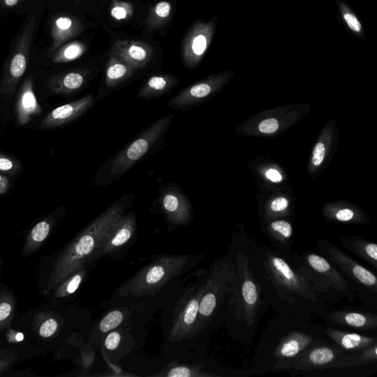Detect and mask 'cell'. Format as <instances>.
Here are the masks:
<instances>
[{"label":"cell","mask_w":377,"mask_h":377,"mask_svg":"<svg viewBox=\"0 0 377 377\" xmlns=\"http://www.w3.org/2000/svg\"><path fill=\"white\" fill-rule=\"evenodd\" d=\"M72 20L68 17H60L55 22L56 28L60 31H66L72 26Z\"/></svg>","instance_id":"obj_42"},{"label":"cell","mask_w":377,"mask_h":377,"mask_svg":"<svg viewBox=\"0 0 377 377\" xmlns=\"http://www.w3.org/2000/svg\"><path fill=\"white\" fill-rule=\"evenodd\" d=\"M324 327L312 319L277 313L261 334L250 374L290 371L306 349L328 339Z\"/></svg>","instance_id":"obj_2"},{"label":"cell","mask_w":377,"mask_h":377,"mask_svg":"<svg viewBox=\"0 0 377 377\" xmlns=\"http://www.w3.org/2000/svg\"><path fill=\"white\" fill-rule=\"evenodd\" d=\"M21 169L19 162L11 156L0 153V172L14 175Z\"/></svg>","instance_id":"obj_32"},{"label":"cell","mask_w":377,"mask_h":377,"mask_svg":"<svg viewBox=\"0 0 377 377\" xmlns=\"http://www.w3.org/2000/svg\"><path fill=\"white\" fill-rule=\"evenodd\" d=\"M293 265L305 277L317 295L327 304L345 299L354 302L358 295L348 279L332 263L320 254H291Z\"/></svg>","instance_id":"obj_9"},{"label":"cell","mask_w":377,"mask_h":377,"mask_svg":"<svg viewBox=\"0 0 377 377\" xmlns=\"http://www.w3.org/2000/svg\"><path fill=\"white\" fill-rule=\"evenodd\" d=\"M129 54L132 59L137 61H143L147 56L146 51L143 48L138 46L131 47Z\"/></svg>","instance_id":"obj_36"},{"label":"cell","mask_w":377,"mask_h":377,"mask_svg":"<svg viewBox=\"0 0 377 377\" xmlns=\"http://www.w3.org/2000/svg\"><path fill=\"white\" fill-rule=\"evenodd\" d=\"M265 233L272 247L281 252L291 254L294 239H293V227L289 222L285 220L271 222Z\"/></svg>","instance_id":"obj_23"},{"label":"cell","mask_w":377,"mask_h":377,"mask_svg":"<svg viewBox=\"0 0 377 377\" xmlns=\"http://www.w3.org/2000/svg\"><path fill=\"white\" fill-rule=\"evenodd\" d=\"M3 342L0 347V372L7 371L15 366L18 362L25 361L26 358L24 356L22 357L20 354H32L31 352H24V348H25L24 345L8 344V342L4 345Z\"/></svg>","instance_id":"obj_28"},{"label":"cell","mask_w":377,"mask_h":377,"mask_svg":"<svg viewBox=\"0 0 377 377\" xmlns=\"http://www.w3.org/2000/svg\"><path fill=\"white\" fill-rule=\"evenodd\" d=\"M134 314L135 311L131 308L130 305L117 307L108 311L94 324L91 331V341L99 346L104 337L109 331L134 324L133 321Z\"/></svg>","instance_id":"obj_17"},{"label":"cell","mask_w":377,"mask_h":377,"mask_svg":"<svg viewBox=\"0 0 377 377\" xmlns=\"http://www.w3.org/2000/svg\"><path fill=\"white\" fill-rule=\"evenodd\" d=\"M112 15L117 19H122L126 17L127 11L122 7H116L112 10Z\"/></svg>","instance_id":"obj_45"},{"label":"cell","mask_w":377,"mask_h":377,"mask_svg":"<svg viewBox=\"0 0 377 377\" xmlns=\"http://www.w3.org/2000/svg\"><path fill=\"white\" fill-rule=\"evenodd\" d=\"M44 307L28 311L21 318L20 328L30 341H35L42 348H62L71 338L84 332L89 325V315L77 307L65 308L61 304Z\"/></svg>","instance_id":"obj_5"},{"label":"cell","mask_w":377,"mask_h":377,"mask_svg":"<svg viewBox=\"0 0 377 377\" xmlns=\"http://www.w3.org/2000/svg\"><path fill=\"white\" fill-rule=\"evenodd\" d=\"M320 254L332 263L348 279L358 298L362 300V310H377V279L375 274L326 240L317 242Z\"/></svg>","instance_id":"obj_10"},{"label":"cell","mask_w":377,"mask_h":377,"mask_svg":"<svg viewBox=\"0 0 377 377\" xmlns=\"http://www.w3.org/2000/svg\"><path fill=\"white\" fill-rule=\"evenodd\" d=\"M42 112L33 90V78H28L20 88L15 102V113L17 122L25 125L31 122L33 117Z\"/></svg>","instance_id":"obj_19"},{"label":"cell","mask_w":377,"mask_h":377,"mask_svg":"<svg viewBox=\"0 0 377 377\" xmlns=\"http://www.w3.org/2000/svg\"><path fill=\"white\" fill-rule=\"evenodd\" d=\"M356 367L353 352H347L329 339L320 341L298 357L289 372L304 376L308 373Z\"/></svg>","instance_id":"obj_11"},{"label":"cell","mask_w":377,"mask_h":377,"mask_svg":"<svg viewBox=\"0 0 377 377\" xmlns=\"http://www.w3.org/2000/svg\"><path fill=\"white\" fill-rule=\"evenodd\" d=\"M344 17L345 22L351 30L356 31V32H360L361 31V24L360 23L358 18H356L353 14L346 13V14H344Z\"/></svg>","instance_id":"obj_37"},{"label":"cell","mask_w":377,"mask_h":377,"mask_svg":"<svg viewBox=\"0 0 377 377\" xmlns=\"http://www.w3.org/2000/svg\"><path fill=\"white\" fill-rule=\"evenodd\" d=\"M128 72H129V69L127 66L120 63H116L110 65L106 72L108 86H116L119 81L127 76Z\"/></svg>","instance_id":"obj_31"},{"label":"cell","mask_w":377,"mask_h":377,"mask_svg":"<svg viewBox=\"0 0 377 377\" xmlns=\"http://www.w3.org/2000/svg\"><path fill=\"white\" fill-rule=\"evenodd\" d=\"M35 24V18L33 17L20 36L14 55L11 57L4 72L0 83V95L11 97L16 92L20 81L26 71L30 46Z\"/></svg>","instance_id":"obj_13"},{"label":"cell","mask_w":377,"mask_h":377,"mask_svg":"<svg viewBox=\"0 0 377 377\" xmlns=\"http://www.w3.org/2000/svg\"><path fill=\"white\" fill-rule=\"evenodd\" d=\"M170 11V5L168 2H159L156 8V13L159 16L166 17L168 16Z\"/></svg>","instance_id":"obj_41"},{"label":"cell","mask_w":377,"mask_h":377,"mask_svg":"<svg viewBox=\"0 0 377 377\" xmlns=\"http://www.w3.org/2000/svg\"><path fill=\"white\" fill-rule=\"evenodd\" d=\"M206 270L169 307L164 321V345L170 351H180L197 341L199 307Z\"/></svg>","instance_id":"obj_8"},{"label":"cell","mask_w":377,"mask_h":377,"mask_svg":"<svg viewBox=\"0 0 377 377\" xmlns=\"http://www.w3.org/2000/svg\"><path fill=\"white\" fill-rule=\"evenodd\" d=\"M206 38L204 35H199L195 38L194 41L193 43V50L194 53L197 55H201L203 53L205 49H206Z\"/></svg>","instance_id":"obj_34"},{"label":"cell","mask_w":377,"mask_h":377,"mask_svg":"<svg viewBox=\"0 0 377 377\" xmlns=\"http://www.w3.org/2000/svg\"><path fill=\"white\" fill-rule=\"evenodd\" d=\"M53 226L54 219L52 217L44 219L36 223L28 234L22 257H28L38 250L50 235Z\"/></svg>","instance_id":"obj_26"},{"label":"cell","mask_w":377,"mask_h":377,"mask_svg":"<svg viewBox=\"0 0 377 377\" xmlns=\"http://www.w3.org/2000/svg\"><path fill=\"white\" fill-rule=\"evenodd\" d=\"M19 2V0H3L4 4L8 7L16 6Z\"/></svg>","instance_id":"obj_46"},{"label":"cell","mask_w":377,"mask_h":377,"mask_svg":"<svg viewBox=\"0 0 377 377\" xmlns=\"http://www.w3.org/2000/svg\"><path fill=\"white\" fill-rule=\"evenodd\" d=\"M95 102V96L89 95L75 102L59 106L44 118L41 123V127L54 129L69 123L87 112Z\"/></svg>","instance_id":"obj_18"},{"label":"cell","mask_w":377,"mask_h":377,"mask_svg":"<svg viewBox=\"0 0 377 377\" xmlns=\"http://www.w3.org/2000/svg\"><path fill=\"white\" fill-rule=\"evenodd\" d=\"M162 213L175 226H187L193 219V206L179 188L170 186L160 193Z\"/></svg>","instance_id":"obj_16"},{"label":"cell","mask_w":377,"mask_h":377,"mask_svg":"<svg viewBox=\"0 0 377 377\" xmlns=\"http://www.w3.org/2000/svg\"><path fill=\"white\" fill-rule=\"evenodd\" d=\"M236 278L234 250L230 245L228 252L206 270L199 307L197 339L207 336L226 323L231 309Z\"/></svg>","instance_id":"obj_6"},{"label":"cell","mask_w":377,"mask_h":377,"mask_svg":"<svg viewBox=\"0 0 377 377\" xmlns=\"http://www.w3.org/2000/svg\"><path fill=\"white\" fill-rule=\"evenodd\" d=\"M203 256L161 255L141 269L116 290L119 301L131 302L154 296L166 284L196 267Z\"/></svg>","instance_id":"obj_7"},{"label":"cell","mask_w":377,"mask_h":377,"mask_svg":"<svg viewBox=\"0 0 377 377\" xmlns=\"http://www.w3.org/2000/svg\"><path fill=\"white\" fill-rule=\"evenodd\" d=\"M131 327H122L109 331L104 337L99 347L102 352L106 354L111 361H116L117 358L127 354V342L125 338L130 334Z\"/></svg>","instance_id":"obj_24"},{"label":"cell","mask_w":377,"mask_h":377,"mask_svg":"<svg viewBox=\"0 0 377 377\" xmlns=\"http://www.w3.org/2000/svg\"><path fill=\"white\" fill-rule=\"evenodd\" d=\"M173 82L164 76H153L146 82L137 95V98L148 99L157 98L173 87Z\"/></svg>","instance_id":"obj_29"},{"label":"cell","mask_w":377,"mask_h":377,"mask_svg":"<svg viewBox=\"0 0 377 377\" xmlns=\"http://www.w3.org/2000/svg\"><path fill=\"white\" fill-rule=\"evenodd\" d=\"M81 48L78 45H71L65 49L63 57L66 60H73L81 54Z\"/></svg>","instance_id":"obj_38"},{"label":"cell","mask_w":377,"mask_h":377,"mask_svg":"<svg viewBox=\"0 0 377 377\" xmlns=\"http://www.w3.org/2000/svg\"><path fill=\"white\" fill-rule=\"evenodd\" d=\"M344 248L377 270V245L361 237L339 238Z\"/></svg>","instance_id":"obj_22"},{"label":"cell","mask_w":377,"mask_h":377,"mask_svg":"<svg viewBox=\"0 0 377 377\" xmlns=\"http://www.w3.org/2000/svg\"><path fill=\"white\" fill-rule=\"evenodd\" d=\"M203 365H189V364H170L153 377H217L213 373L207 372L203 370Z\"/></svg>","instance_id":"obj_27"},{"label":"cell","mask_w":377,"mask_h":377,"mask_svg":"<svg viewBox=\"0 0 377 377\" xmlns=\"http://www.w3.org/2000/svg\"><path fill=\"white\" fill-rule=\"evenodd\" d=\"M288 200L284 197H279L272 202L271 207L272 211L279 213V212L284 211V209H287L288 206Z\"/></svg>","instance_id":"obj_39"},{"label":"cell","mask_w":377,"mask_h":377,"mask_svg":"<svg viewBox=\"0 0 377 377\" xmlns=\"http://www.w3.org/2000/svg\"><path fill=\"white\" fill-rule=\"evenodd\" d=\"M237 278L231 306L225 324L229 334L242 344L255 338L263 315L272 307L268 281L255 247V240L243 232L233 237Z\"/></svg>","instance_id":"obj_1"},{"label":"cell","mask_w":377,"mask_h":377,"mask_svg":"<svg viewBox=\"0 0 377 377\" xmlns=\"http://www.w3.org/2000/svg\"><path fill=\"white\" fill-rule=\"evenodd\" d=\"M255 247L268 281L272 307L277 313L312 319L327 308L308 280L293 265L291 254L267 245Z\"/></svg>","instance_id":"obj_3"},{"label":"cell","mask_w":377,"mask_h":377,"mask_svg":"<svg viewBox=\"0 0 377 377\" xmlns=\"http://www.w3.org/2000/svg\"><path fill=\"white\" fill-rule=\"evenodd\" d=\"M327 327L358 331H377V314L373 310L327 309L319 316Z\"/></svg>","instance_id":"obj_14"},{"label":"cell","mask_w":377,"mask_h":377,"mask_svg":"<svg viewBox=\"0 0 377 377\" xmlns=\"http://www.w3.org/2000/svg\"><path fill=\"white\" fill-rule=\"evenodd\" d=\"M93 265L92 263H87L81 266L55 290L47 294V296L55 304H65L70 299L71 297L75 295L87 278Z\"/></svg>","instance_id":"obj_21"},{"label":"cell","mask_w":377,"mask_h":377,"mask_svg":"<svg viewBox=\"0 0 377 377\" xmlns=\"http://www.w3.org/2000/svg\"><path fill=\"white\" fill-rule=\"evenodd\" d=\"M10 186V180L6 176L0 174V196L8 192Z\"/></svg>","instance_id":"obj_44"},{"label":"cell","mask_w":377,"mask_h":377,"mask_svg":"<svg viewBox=\"0 0 377 377\" xmlns=\"http://www.w3.org/2000/svg\"><path fill=\"white\" fill-rule=\"evenodd\" d=\"M354 217V212L349 209H341L335 214V217L339 221L348 222L353 220Z\"/></svg>","instance_id":"obj_40"},{"label":"cell","mask_w":377,"mask_h":377,"mask_svg":"<svg viewBox=\"0 0 377 377\" xmlns=\"http://www.w3.org/2000/svg\"><path fill=\"white\" fill-rule=\"evenodd\" d=\"M173 115H166L155 121L137 139L129 144L114 159L109 166L111 179L129 171L162 137L171 123Z\"/></svg>","instance_id":"obj_12"},{"label":"cell","mask_w":377,"mask_h":377,"mask_svg":"<svg viewBox=\"0 0 377 377\" xmlns=\"http://www.w3.org/2000/svg\"><path fill=\"white\" fill-rule=\"evenodd\" d=\"M266 177L269 180L275 182V183H279L282 180V176H281V174L277 170H274V169H270L266 172Z\"/></svg>","instance_id":"obj_43"},{"label":"cell","mask_w":377,"mask_h":377,"mask_svg":"<svg viewBox=\"0 0 377 377\" xmlns=\"http://www.w3.org/2000/svg\"><path fill=\"white\" fill-rule=\"evenodd\" d=\"M0 260H1V259H0ZM0 266H1V265H0Z\"/></svg>","instance_id":"obj_47"},{"label":"cell","mask_w":377,"mask_h":377,"mask_svg":"<svg viewBox=\"0 0 377 377\" xmlns=\"http://www.w3.org/2000/svg\"><path fill=\"white\" fill-rule=\"evenodd\" d=\"M279 129V122L275 119H267L260 124L259 129L262 133H272L277 131Z\"/></svg>","instance_id":"obj_33"},{"label":"cell","mask_w":377,"mask_h":377,"mask_svg":"<svg viewBox=\"0 0 377 377\" xmlns=\"http://www.w3.org/2000/svg\"><path fill=\"white\" fill-rule=\"evenodd\" d=\"M136 215L133 212L124 214L108 231L98 249L95 261L117 252L133 239L136 231Z\"/></svg>","instance_id":"obj_15"},{"label":"cell","mask_w":377,"mask_h":377,"mask_svg":"<svg viewBox=\"0 0 377 377\" xmlns=\"http://www.w3.org/2000/svg\"><path fill=\"white\" fill-rule=\"evenodd\" d=\"M324 331L327 338L347 352H355L377 344V337L368 336L359 333L345 331L324 326Z\"/></svg>","instance_id":"obj_20"},{"label":"cell","mask_w":377,"mask_h":377,"mask_svg":"<svg viewBox=\"0 0 377 377\" xmlns=\"http://www.w3.org/2000/svg\"><path fill=\"white\" fill-rule=\"evenodd\" d=\"M16 300L10 292L0 293V332L9 328L14 320L15 313Z\"/></svg>","instance_id":"obj_30"},{"label":"cell","mask_w":377,"mask_h":377,"mask_svg":"<svg viewBox=\"0 0 377 377\" xmlns=\"http://www.w3.org/2000/svg\"><path fill=\"white\" fill-rule=\"evenodd\" d=\"M86 76L80 72H70L49 80L48 87L55 95H69L79 92L86 84Z\"/></svg>","instance_id":"obj_25"},{"label":"cell","mask_w":377,"mask_h":377,"mask_svg":"<svg viewBox=\"0 0 377 377\" xmlns=\"http://www.w3.org/2000/svg\"><path fill=\"white\" fill-rule=\"evenodd\" d=\"M325 156V147L323 143H318L313 152V158L311 162L315 166H318L322 163Z\"/></svg>","instance_id":"obj_35"},{"label":"cell","mask_w":377,"mask_h":377,"mask_svg":"<svg viewBox=\"0 0 377 377\" xmlns=\"http://www.w3.org/2000/svg\"><path fill=\"white\" fill-rule=\"evenodd\" d=\"M125 205L120 201L111 206L61 250L52 262H48L41 281L43 295L55 290L81 266L96 263L95 256L102 240L125 214Z\"/></svg>","instance_id":"obj_4"}]
</instances>
